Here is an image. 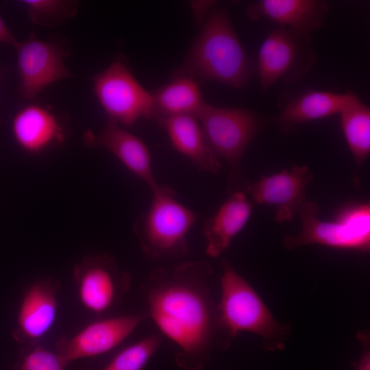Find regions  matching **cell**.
<instances>
[{"label":"cell","instance_id":"603a6c76","mask_svg":"<svg viewBox=\"0 0 370 370\" xmlns=\"http://www.w3.org/2000/svg\"><path fill=\"white\" fill-rule=\"evenodd\" d=\"M31 21L37 25L54 26L62 23L74 16L77 3L57 0H25Z\"/></svg>","mask_w":370,"mask_h":370},{"label":"cell","instance_id":"30bf717a","mask_svg":"<svg viewBox=\"0 0 370 370\" xmlns=\"http://www.w3.org/2000/svg\"><path fill=\"white\" fill-rule=\"evenodd\" d=\"M145 317L142 314H129L95 321L73 336L60 338L56 352L68 364L104 354L127 338Z\"/></svg>","mask_w":370,"mask_h":370},{"label":"cell","instance_id":"7c38bea8","mask_svg":"<svg viewBox=\"0 0 370 370\" xmlns=\"http://www.w3.org/2000/svg\"><path fill=\"white\" fill-rule=\"evenodd\" d=\"M313 173L306 165H294L291 170L260 178L246 186L252 203L275 208V219L278 223L292 221L306 201V188Z\"/></svg>","mask_w":370,"mask_h":370},{"label":"cell","instance_id":"d6986e66","mask_svg":"<svg viewBox=\"0 0 370 370\" xmlns=\"http://www.w3.org/2000/svg\"><path fill=\"white\" fill-rule=\"evenodd\" d=\"M353 94L321 90L306 91L290 100L275 121L284 132H291L307 122L338 114Z\"/></svg>","mask_w":370,"mask_h":370},{"label":"cell","instance_id":"9c48e42d","mask_svg":"<svg viewBox=\"0 0 370 370\" xmlns=\"http://www.w3.org/2000/svg\"><path fill=\"white\" fill-rule=\"evenodd\" d=\"M73 274L80 304L95 314L114 309L130 288V273L120 269L107 253L85 256L75 265Z\"/></svg>","mask_w":370,"mask_h":370},{"label":"cell","instance_id":"4fadbf2b","mask_svg":"<svg viewBox=\"0 0 370 370\" xmlns=\"http://www.w3.org/2000/svg\"><path fill=\"white\" fill-rule=\"evenodd\" d=\"M58 284L51 278L34 282L25 291L17 315L19 341L36 344L53 327L58 313Z\"/></svg>","mask_w":370,"mask_h":370},{"label":"cell","instance_id":"8992f818","mask_svg":"<svg viewBox=\"0 0 370 370\" xmlns=\"http://www.w3.org/2000/svg\"><path fill=\"white\" fill-rule=\"evenodd\" d=\"M196 117L212 152L230 164V184L239 176L241 159L252 140L273 123L271 118L245 108L218 107L206 102Z\"/></svg>","mask_w":370,"mask_h":370},{"label":"cell","instance_id":"2e32d148","mask_svg":"<svg viewBox=\"0 0 370 370\" xmlns=\"http://www.w3.org/2000/svg\"><path fill=\"white\" fill-rule=\"evenodd\" d=\"M12 132L17 145L32 154L60 145L65 139L64 130L58 117L37 105L27 106L14 115Z\"/></svg>","mask_w":370,"mask_h":370},{"label":"cell","instance_id":"cb8c5ba5","mask_svg":"<svg viewBox=\"0 0 370 370\" xmlns=\"http://www.w3.org/2000/svg\"><path fill=\"white\" fill-rule=\"evenodd\" d=\"M67 365L56 351L35 345L23 357L19 370H65Z\"/></svg>","mask_w":370,"mask_h":370},{"label":"cell","instance_id":"9a60e30c","mask_svg":"<svg viewBox=\"0 0 370 370\" xmlns=\"http://www.w3.org/2000/svg\"><path fill=\"white\" fill-rule=\"evenodd\" d=\"M329 10L321 0H258L248 4L247 16L251 20L267 18L280 27L310 33L320 29Z\"/></svg>","mask_w":370,"mask_h":370},{"label":"cell","instance_id":"e0dca14e","mask_svg":"<svg viewBox=\"0 0 370 370\" xmlns=\"http://www.w3.org/2000/svg\"><path fill=\"white\" fill-rule=\"evenodd\" d=\"M252 209L253 203L245 193L231 192L229 198L204 225L202 233L208 256L217 258L228 248L234 236L247 224Z\"/></svg>","mask_w":370,"mask_h":370},{"label":"cell","instance_id":"4316f807","mask_svg":"<svg viewBox=\"0 0 370 370\" xmlns=\"http://www.w3.org/2000/svg\"><path fill=\"white\" fill-rule=\"evenodd\" d=\"M0 42L12 45L14 48L18 45L13 34L0 16Z\"/></svg>","mask_w":370,"mask_h":370},{"label":"cell","instance_id":"8fae6325","mask_svg":"<svg viewBox=\"0 0 370 370\" xmlns=\"http://www.w3.org/2000/svg\"><path fill=\"white\" fill-rule=\"evenodd\" d=\"M20 92L33 99L49 84L73 76L64 66V52L54 44L38 39L34 33L15 48Z\"/></svg>","mask_w":370,"mask_h":370},{"label":"cell","instance_id":"ffe728a7","mask_svg":"<svg viewBox=\"0 0 370 370\" xmlns=\"http://www.w3.org/2000/svg\"><path fill=\"white\" fill-rule=\"evenodd\" d=\"M158 120L177 115L196 116L205 101L195 78L177 74L168 84L151 92Z\"/></svg>","mask_w":370,"mask_h":370},{"label":"cell","instance_id":"277c9868","mask_svg":"<svg viewBox=\"0 0 370 370\" xmlns=\"http://www.w3.org/2000/svg\"><path fill=\"white\" fill-rule=\"evenodd\" d=\"M151 193L149 208L133 226L143 254L153 260L186 256L187 236L197 214L178 202L175 190L166 185L160 184Z\"/></svg>","mask_w":370,"mask_h":370},{"label":"cell","instance_id":"6da1fadb","mask_svg":"<svg viewBox=\"0 0 370 370\" xmlns=\"http://www.w3.org/2000/svg\"><path fill=\"white\" fill-rule=\"evenodd\" d=\"M211 266L187 262L173 270L153 269L142 285L149 317L177 347L175 361L184 370H201L215 348H227L211 295Z\"/></svg>","mask_w":370,"mask_h":370},{"label":"cell","instance_id":"5bb4252c","mask_svg":"<svg viewBox=\"0 0 370 370\" xmlns=\"http://www.w3.org/2000/svg\"><path fill=\"white\" fill-rule=\"evenodd\" d=\"M86 145L100 147L111 152L132 173L141 179L151 191L159 187L153 175L150 151L144 141L109 119L99 133L88 130L83 136Z\"/></svg>","mask_w":370,"mask_h":370},{"label":"cell","instance_id":"5b68a950","mask_svg":"<svg viewBox=\"0 0 370 370\" xmlns=\"http://www.w3.org/2000/svg\"><path fill=\"white\" fill-rule=\"evenodd\" d=\"M318 205L305 201L297 214L301 229L297 234L283 239L289 250L308 245H321L332 248L367 253L370 249V205L356 204L343 208L332 221H323Z\"/></svg>","mask_w":370,"mask_h":370},{"label":"cell","instance_id":"d4e9b609","mask_svg":"<svg viewBox=\"0 0 370 370\" xmlns=\"http://www.w3.org/2000/svg\"><path fill=\"white\" fill-rule=\"evenodd\" d=\"M357 337L362 345L365 352L362 356L354 363V368L355 370H370L369 334L362 331L357 334Z\"/></svg>","mask_w":370,"mask_h":370},{"label":"cell","instance_id":"ac0fdd59","mask_svg":"<svg viewBox=\"0 0 370 370\" xmlns=\"http://www.w3.org/2000/svg\"><path fill=\"white\" fill-rule=\"evenodd\" d=\"M159 123L166 130L173 148L200 171L217 174L221 169L219 158L209 147L197 118L194 115L164 117Z\"/></svg>","mask_w":370,"mask_h":370},{"label":"cell","instance_id":"484cf974","mask_svg":"<svg viewBox=\"0 0 370 370\" xmlns=\"http://www.w3.org/2000/svg\"><path fill=\"white\" fill-rule=\"evenodd\" d=\"M215 1H192L191 6L195 15V18L197 21H201L208 13L209 10L213 7Z\"/></svg>","mask_w":370,"mask_h":370},{"label":"cell","instance_id":"52a82bcc","mask_svg":"<svg viewBox=\"0 0 370 370\" xmlns=\"http://www.w3.org/2000/svg\"><path fill=\"white\" fill-rule=\"evenodd\" d=\"M317 56L310 34L288 27L273 29L260 47L255 72L262 91L279 79L293 83L306 75Z\"/></svg>","mask_w":370,"mask_h":370},{"label":"cell","instance_id":"44dd1931","mask_svg":"<svg viewBox=\"0 0 370 370\" xmlns=\"http://www.w3.org/2000/svg\"><path fill=\"white\" fill-rule=\"evenodd\" d=\"M338 114L345 140L355 160L356 175L370 153V108L354 93Z\"/></svg>","mask_w":370,"mask_h":370},{"label":"cell","instance_id":"7402d4cb","mask_svg":"<svg viewBox=\"0 0 370 370\" xmlns=\"http://www.w3.org/2000/svg\"><path fill=\"white\" fill-rule=\"evenodd\" d=\"M160 343L159 336H147L120 351L101 370H143Z\"/></svg>","mask_w":370,"mask_h":370},{"label":"cell","instance_id":"ba28073f","mask_svg":"<svg viewBox=\"0 0 370 370\" xmlns=\"http://www.w3.org/2000/svg\"><path fill=\"white\" fill-rule=\"evenodd\" d=\"M95 95L109 119L125 126L141 118L158 119L151 93L120 58L92 77Z\"/></svg>","mask_w":370,"mask_h":370},{"label":"cell","instance_id":"7a4b0ae2","mask_svg":"<svg viewBox=\"0 0 370 370\" xmlns=\"http://www.w3.org/2000/svg\"><path fill=\"white\" fill-rule=\"evenodd\" d=\"M255 72L225 10L213 8L207 15L178 74L219 82L241 89Z\"/></svg>","mask_w":370,"mask_h":370},{"label":"cell","instance_id":"3957f363","mask_svg":"<svg viewBox=\"0 0 370 370\" xmlns=\"http://www.w3.org/2000/svg\"><path fill=\"white\" fill-rule=\"evenodd\" d=\"M219 325L230 341L249 332L261 339L264 350H283L291 334L290 323L278 321L257 292L227 260L223 262Z\"/></svg>","mask_w":370,"mask_h":370}]
</instances>
